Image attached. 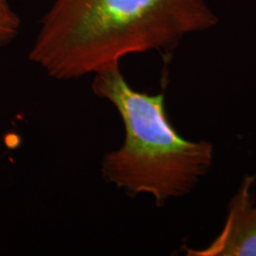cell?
<instances>
[{
    "label": "cell",
    "instance_id": "1",
    "mask_svg": "<svg viewBox=\"0 0 256 256\" xmlns=\"http://www.w3.org/2000/svg\"><path fill=\"white\" fill-rule=\"evenodd\" d=\"M218 24L206 0H54L28 60L54 79L74 80L128 55L172 50Z\"/></svg>",
    "mask_w": 256,
    "mask_h": 256
},
{
    "label": "cell",
    "instance_id": "2",
    "mask_svg": "<svg viewBox=\"0 0 256 256\" xmlns=\"http://www.w3.org/2000/svg\"><path fill=\"white\" fill-rule=\"evenodd\" d=\"M92 90L119 112L124 142L106 154L102 174L131 196L148 194L158 205L192 191L212 164L208 142L182 137L168 118L164 93L132 88L120 64L94 74Z\"/></svg>",
    "mask_w": 256,
    "mask_h": 256
},
{
    "label": "cell",
    "instance_id": "3",
    "mask_svg": "<svg viewBox=\"0 0 256 256\" xmlns=\"http://www.w3.org/2000/svg\"><path fill=\"white\" fill-rule=\"evenodd\" d=\"M256 176H248L230 202L228 216L218 238L202 250L186 248L187 256H256Z\"/></svg>",
    "mask_w": 256,
    "mask_h": 256
},
{
    "label": "cell",
    "instance_id": "4",
    "mask_svg": "<svg viewBox=\"0 0 256 256\" xmlns=\"http://www.w3.org/2000/svg\"><path fill=\"white\" fill-rule=\"evenodd\" d=\"M21 28V19L10 5V0H0V48L16 39Z\"/></svg>",
    "mask_w": 256,
    "mask_h": 256
}]
</instances>
